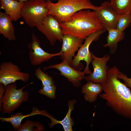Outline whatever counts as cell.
I'll list each match as a JSON object with an SVG mask.
<instances>
[{
    "mask_svg": "<svg viewBox=\"0 0 131 131\" xmlns=\"http://www.w3.org/2000/svg\"><path fill=\"white\" fill-rule=\"evenodd\" d=\"M56 3L47 0L49 14L54 16L59 23L68 21L72 16L79 11L84 9L94 10L97 6L90 0H57Z\"/></svg>",
    "mask_w": 131,
    "mask_h": 131,
    "instance_id": "3",
    "label": "cell"
},
{
    "mask_svg": "<svg viewBox=\"0 0 131 131\" xmlns=\"http://www.w3.org/2000/svg\"><path fill=\"white\" fill-rule=\"evenodd\" d=\"M50 68L56 69L60 72V74L66 78L75 87L81 85V82L84 79L85 74L84 71L78 70L72 67L67 62L62 61L61 63L51 65L43 68L46 70Z\"/></svg>",
    "mask_w": 131,
    "mask_h": 131,
    "instance_id": "12",
    "label": "cell"
},
{
    "mask_svg": "<svg viewBox=\"0 0 131 131\" xmlns=\"http://www.w3.org/2000/svg\"><path fill=\"white\" fill-rule=\"evenodd\" d=\"M33 82L17 89L15 82L5 86V90L0 101V111L2 114H9L17 109L24 102L27 101L29 97L28 92L23 89Z\"/></svg>",
    "mask_w": 131,
    "mask_h": 131,
    "instance_id": "4",
    "label": "cell"
},
{
    "mask_svg": "<svg viewBox=\"0 0 131 131\" xmlns=\"http://www.w3.org/2000/svg\"><path fill=\"white\" fill-rule=\"evenodd\" d=\"M34 74L36 77L40 80L42 86H48L54 84L52 78L47 73H44L39 67L35 69Z\"/></svg>",
    "mask_w": 131,
    "mask_h": 131,
    "instance_id": "22",
    "label": "cell"
},
{
    "mask_svg": "<svg viewBox=\"0 0 131 131\" xmlns=\"http://www.w3.org/2000/svg\"><path fill=\"white\" fill-rule=\"evenodd\" d=\"M63 34L85 39L96 32L104 29L94 11L80 10L74 13L68 21L60 23Z\"/></svg>",
    "mask_w": 131,
    "mask_h": 131,
    "instance_id": "2",
    "label": "cell"
},
{
    "mask_svg": "<svg viewBox=\"0 0 131 131\" xmlns=\"http://www.w3.org/2000/svg\"><path fill=\"white\" fill-rule=\"evenodd\" d=\"M12 21L8 15L0 12V33L9 41H14L16 39Z\"/></svg>",
    "mask_w": 131,
    "mask_h": 131,
    "instance_id": "16",
    "label": "cell"
},
{
    "mask_svg": "<svg viewBox=\"0 0 131 131\" xmlns=\"http://www.w3.org/2000/svg\"><path fill=\"white\" fill-rule=\"evenodd\" d=\"M0 2L1 8L12 21H16L22 17L20 11L24 2L16 0H0Z\"/></svg>",
    "mask_w": 131,
    "mask_h": 131,
    "instance_id": "15",
    "label": "cell"
},
{
    "mask_svg": "<svg viewBox=\"0 0 131 131\" xmlns=\"http://www.w3.org/2000/svg\"><path fill=\"white\" fill-rule=\"evenodd\" d=\"M110 1L119 15L131 14V0H112Z\"/></svg>",
    "mask_w": 131,
    "mask_h": 131,
    "instance_id": "20",
    "label": "cell"
},
{
    "mask_svg": "<svg viewBox=\"0 0 131 131\" xmlns=\"http://www.w3.org/2000/svg\"><path fill=\"white\" fill-rule=\"evenodd\" d=\"M84 39L68 34H63L60 56L62 61L67 62L70 65L75 56V52L82 44Z\"/></svg>",
    "mask_w": 131,
    "mask_h": 131,
    "instance_id": "13",
    "label": "cell"
},
{
    "mask_svg": "<svg viewBox=\"0 0 131 131\" xmlns=\"http://www.w3.org/2000/svg\"><path fill=\"white\" fill-rule=\"evenodd\" d=\"M56 87L54 84L48 86H42V88L38 92L51 99H54L56 97Z\"/></svg>",
    "mask_w": 131,
    "mask_h": 131,
    "instance_id": "24",
    "label": "cell"
},
{
    "mask_svg": "<svg viewBox=\"0 0 131 131\" xmlns=\"http://www.w3.org/2000/svg\"><path fill=\"white\" fill-rule=\"evenodd\" d=\"M18 1H21L22 2H25L28 1H33L35 0H16Z\"/></svg>",
    "mask_w": 131,
    "mask_h": 131,
    "instance_id": "27",
    "label": "cell"
},
{
    "mask_svg": "<svg viewBox=\"0 0 131 131\" xmlns=\"http://www.w3.org/2000/svg\"><path fill=\"white\" fill-rule=\"evenodd\" d=\"M40 45V40L33 32L31 41L27 45L28 49L30 50L29 59L32 66L39 65L43 62L49 61L54 57L60 56L62 54V52L61 51L55 54L47 52L41 48Z\"/></svg>",
    "mask_w": 131,
    "mask_h": 131,
    "instance_id": "9",
    "label": "cell"
},
{
    "mask_svg": "<svg viewBox=\"0 0 131 131\" xmlns=\"http://www.w3.org/2000/svg\"><path fill=\"white\" fill-rule=\"evenodd\" d=\"M107 31L108 34L106 40L107 43L104 45V46L109 48L111 52L114 53L116 50L118 42L124 38V33L116 28L110 29Z\"/></svg>",
    "mask_w": 131,
    "mask_h": 131,
    "instance_id": "19",
    "label": "cell"
},
{
    "mask_svg": "<svg viewBox=\"0 0 131 131\" xmlns=\"http://www.w3.org/2000/svg\"><path fill=\"white\" fill-rule=\"evenodd\" d=\"M40 110L34 106L32 112L26 115H23L21 112L17 113L11 115L8 117H0V120L2 122H7L10 123L13 129L16 131L21 126L22 121L24 118L36 115H40Z\"/></svg>",
    "mask_w": 131,
    "mask_h": 131,
    "instance_id": "18",
    "label": "cell"
},
{
    "mask_svg": "<svg viewBox=\"0 0 131 131\" xmlns=\"http://www.w3.org/2000/svg\"><path fill=\"white\" fill-rule=\"evenodd\" d=\"M22 17L29 27H36L49 14L47 0H35L24 2L20 11Z\"/></svg>",
    "mask_w": 131,
    "mask_h": 131,
    "instance_id": "5",
    "label": "cell"
},
{
    "mask_svg": "<svg viewBox=\"0 0 131 131\" xmlns=\"http://www.w3.org/2000/svg\"><path fill=\"white\" fill-rule=\"evenodd\" d=\"M102 91L100 83L89 81L82 86L81 92L84 94L85 101L92 103L96 100Z\"/></svg>",
    "mask_w": 131,
    "mask_h": 131,
    "instance_id": "17",
    "label": "cell"
},
{
    "mask_svg": "<svg viewBox=\"0 0 131 131\" xmlns=\"http://www.w3.org/2000/svg\"><path fill=\"white\" fill-rule=\"evenodd\" d=\"M93 11L106 30L116 28L119 15L114 10L110 1L104 2Z\"/></svg>",
    "mask_w": 131,
    "mask_h": 131,
    "instance_id": "11",
    "label": "cell"
},
{
    "mask_svg": "<svg viewBox=\"0 0 131 131\" xmlns=\"http://www.w3.org/2000/svg\"><path fill=\"white\" fill-rule=\"evenodd\" d=\"M5 90V86L2 83H0V101L3 96Z\"/></svg>",
    "mask_w": 131,
    "mask_h": 131,
    "instance_id": "26",
    "label": "cell"
},
{
    "mask_svg": "<svg viewBox=\"0 0 131 131\" xmlns=\"http://www.w3.org/2000/svg\"><path fill=\"white\" fill-rule=\"evenodd\" d=\"M119 71L115 66L108 69L106 80L100 84L103 93L99 96L115 113L131 120V90L120 81Z\"/></svg>",
    "mask_w": 131,
    "mask_h": 131,
    "instance_id": "1",
    "label": "cell"
},
{
    "mask_svg": "<svg viewBox=\"0 0 131 131\" xmlns=\"http://www.w3.org/2000/svg\"><path fill=\"white\" fill-rule=\"evenodd\" d=\"M131 23V14L119 15L116 28L120 31L123 32Z\"/></svg>",
    "mask_w": 131,
    "mask_h": 131,
    "instance_id": "23",
    "label": "cell"
},
{
    "mask_svg": "<svg viewBox=\"0 0 131 131\" xmlns=\"http://www.w3.org/2000/svg\"><path fill=\"white\" fill-rule=\"evenodd\" d=\"M106 30L104 29L94 33L88 36L85 39V42L78 50L77 53L73 59L70 65L78 70L81 71L83 67L80 62L84 61L86 64V66L83 71L85 74H89L92 72L89 69V65L92 60L91 53L89 48L91 43L97 39Z\"/></svg>",
    "mask_w": 131,
    "mask_h": 131,
    "instance_id": "6",
    "label": "cell"
},
{
    "mask_svg": "<svg viewBox=\"0 0 131 131\" xmlns=\"http://www.w3.org/2000/svg\"><path fill=\"white\" fill-rule=\"evenodd\" d=\"M36 27L45 36L52 46L54 45L57 40L62 42L63 35L62 29L59 23L53 15L47 16Z\"/></svg>",
    "mask_w": 131,
    "mask_h": 131,
    "instance_id": "8",
    "label": "cell"
},
{
    "mask_svg": "<svg viewBox=\"0 0 131 131\" xmlns=\"http://www.w3.org/2000/svg\"><path fill=\"white\" fill-rule=\"evenodd\" d=\"M118 77L119 79L122 80L124 84L131 90V78L128 77L127 75L119 71Z\"/></svg>",
    "mask_w": 131,
    "mask_h": 131,
    "instance_id": "25",
    "label": "cell"
},
{
    "mask_svg": "<svg viewBox=\"0 0 131 131\" xmlns=\"http://www.w3.org/2000/svg\"><path fill=\"white\" fill-rule=\"evenodd\" d=\"M49 0L52 1V0Z\"/></svg>",
    "mask_w": 131,
    "mask_h": 131,
    "instance_id": "29",
    "label": "cell"
},
{
    "mask_svg": "<svg viewBox=\"0 0 131 131\" xmlns=\"http://www.w3.org/2000/svg\"><path fill=\"white\" fill-rule=\"evenodd\" d=\"M92 58L91 63L93 71L88 76L85 77L86 81H91L100 84L105 81L106 78L108 66L107 64L110 58L109 55H106L102 57H98L91 52Z\"/></svg>",
    "mask_w": 131,
    "mask_h": 131,
    "instance_id": "10",
    "label": "cell"
},
{
    "mask_svg": "<svg viewBox=\"0 0 131 131\" xmlns=\"http://www.w3.org/2000/svg\"><path fill=\"white\" fill-rule=\"evenodd\" d=\"M30 75L21 71L17 65L10 61L3 62L0 65V83L5 86L21 80L26 82L29 79Z\"/></svg>",
    "mask_w": 131,
    "mask_h": 131,
    "instance_id": "7",
    "label": "cell"
},
{
    "mask_svg": "<svg viewBox=\"0 0 131 131\" xmlns=\"http://www.w3.org/2000/svg\"><path fill=\"white\" fill-rule=\"evenodd\" d=\"M108 0V1H111V0Z\"/></svg>",
    "mask_w": 131,
    "mask_h": 131,
    "instance_id": "28",
    "label": "cell"
},
{
    "mask_svg": "<svg viewBox=\"0 0 131 131\" xmlns=\"http://www.w3.org/2000/svg\"><path fill=\"white\" fill-rule=\"evenodd\" d=\"M77 101L75 99L69 100L68 101V111L65 117L61 121L57 120L45 110L40 111V115L46 116L50 120L51 123L48 124L50 128H52L56 124H59L62 125L65 131H73L72 128L74 122L73 119L71 117V113L74 109V104Z\"/></svg>",
    "mask_w": 131,
    "mask_h": 131,
    "instance_id": "14",
    "label": "cell"
},
{
    "mask_svg": "<svg viewBox=\"0 0 131 131\" xmlns=\"http://www.w3.org/2000/svg\"><path fill=\"white\" fill-rule=\"evenodd\" d=\"M44 125L38 122L27 120L16 131H42L46 130Z\"/></svg>",
    "mask_w": 131,
    "mask_h": 131,
    "instance_id": "21",
    "label": "cell"
}]
</instances>
